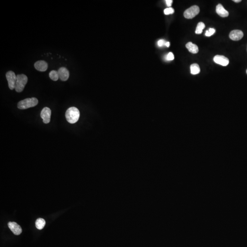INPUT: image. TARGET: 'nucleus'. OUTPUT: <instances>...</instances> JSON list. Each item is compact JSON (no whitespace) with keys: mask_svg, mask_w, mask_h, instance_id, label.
Segmentation results:
<instances>
[{"mask_svg":"<svg viewBox=\"0 0 247 247\" xmlns=\"http://www.w3.org/2000/svg\"><path fill=\"white\" fill-rule=\"evenodd\" d=\"M79 117V111L74 107L69 108L65 112L66 120L70 124H74L78 122Z\"/></svg>","mask_w":247,"mask_h":247,"instance_id":"nucleus-1","label":"nucleus"},{"mask_svg":"<svg viewBox=\"0 0 247 247\" xmlns=\"http://www.w3.org/2000/svg\"><path fill=\"white\" fill-rule=\"evenodd\" d=\"M38 100L36 98H28L19 102L18 108L20 109H27L35 106L38 104Z\"/></svg>","mask_w":247,"mask_h":247,"instance_id":"nucleus-2","label":"nucleus"},{"mask_svg":"<svg viewBox=\"0 0 247 247\" xmlns=\"http://www.w3.org/2000/svg\"><path fill=\"white\" fill-rule=\"evenodd\" d=\"M28 77L24 74H20L17 76V81L15 84V90L18 92H21L23 90L27 83Z\"/></svg>","mask_w":247,"mask_h":247,"instance_id":"nucleus-3","label":"nucleus"},{"mask_svg":"<svg viewBox=\"0 0 247 247\" xmlns=\"http://www.w3.org/2000/svg\"><path fill=\"white\" fill-rule=\"evenodd\" d=\"M199 12L200 8L198 6L195 5L185 10L184 12V17L187 19L193 18L199 14Z\"/></svg>","mask_w":247,"mask_h":247,"instance_id":"nucleus-4","label":"nucleus"},{"mask_svg":"<svg viewBox=\"0 0 247 247\" xmlns=\"http://www.w3.org/2000/svg\"><path fill=\"white\" fill-rule=\"evenodd\" d=\"M6 78L8 83L9 88L11 90L15 89V84L17 81V76L12 71H9L6 73Z\"/></svg>","mask_w":247,"mask_h":247,"instance_id":"nucleus-5","label":"nucleus"},{"mask_svg":"<svg viewBox=\"0 0 247 247\" xmlns=\"http://www.w3.org/2000/svg\"><path fill=\"white\" fill-rule=\"evenodd\" d=\"M51 114L52 111L48 108L45 107L42 109L40 114V116L45 124H48L51 121Z\"/></svg>","mask_w":247,"mask_h":247,"instance_id":"nucleus-6","label":"nucleus"},{"mask_svg":"<svg viewBox=\"0 0 247 247\" xmlns=\"http://www.w3.org/2000/svg\"><path fill=\"white\" fill-rule=\"evenodd\" d=\"M213 60L215 62L222 66H227L229 62V59L223 55H215L214 57Z\"/></svg>","mask_w":247,"mask_h":247,"instance_id":"nucleus-7","label":"nucleus"},{"mask_svg":"<svg viewBox=\"0 0 247 247\" xmlns=\"http://www.w3.org/2000/svg\"><path fill=\"white\" fill-rule=\"evenodd\" d=\"M8 226L13 234L15 235H20L22 232V229L20 226L15 222H9L8 224Z\"/></svg>","mask_w":247,"mask_h":247,"instance_id":"nucleus-8","label":"nucleus"},{"mask_svg":"<svg viewBox=\"0 0 247 247\" xmlns=\"http://www.w3.org/2000/svg\"><path fill=\"white\" fill-rule=\"evenodd\" d=\"M58 72L59 74V78L62 81H65L69 78V72L67 68L65 67H62L59 68Z\"/></svg>","mask_w":247,"mask_h":247,"instance_id":"nucleus-9","label":"nucleus"},{"mask_svg":"<svg viewBox=\"0 0 247 247\" xmlns=\"http://www.w3.org/2000/svg\"><path fill=\"white\" fill-rule=\"evenodd\" d=\"M243 36V33L239 30H232L229 34V37L232 40L238 41L240 40Z\"/></svg>","mask_w":247,"mask_h":247,"instance_id":"nucleus-10","label":"nucleus"},{"mask_svg":"<svg viewBox=\"0 0 247 247\" xmlns=\"http://www.w3.org/2000/svg\"><path fill=\"white\" fill-rule=\"evenodd\" d=\"M35 68L38 71L44 72L47 70L48 65L47 63L44 61H38L35 63Z\"/></svg>","mask_w":247,"mask_h":247,"instance_id":"nucleus-11","label":"nucleus"},{"mask_svg":"<svg viewBox=\"0 0 247 247\" xmlns=\"http://www.w3.org/2000/svg\"><path fill=\"white\" fill-rule=\"evenodd\" d=\"M216 12L219 16L223 18L228 17L229 15V12L226 10L221 4H219L216 6Z\"/></svg>","mask_w":247,"mask_h":247,"instance_id":"nucleus-12","label":"nucleus"},{"mask_svg":"<svg viewBox=\"0 0 247 247\" xmlns=\"http://www.w3.org/2000/svg\"><path fill=\"white\" fill-rule=\"evenodd\" d=\"M186 47L188 49L190 52L193 54H196L199 52V48L197 45L189 42L186 45Z\"/></svg>","mask_w":247,"mask_h":247,"instance_id":"nucleus-13","label":"nucleus"},{"mask_svg":"<svg viewBox=\"0 0 247 247\" xmlns=\"http://www.w3.org/2000/svg\"><path fill=\"white\" fill-rule=\"evenodd\" d=\"M200 66L197 64H193L190 65V72L192 75H196L200 72Z\"/></svg>","mask_w":247,"mask_h":247,"instance_id":"nucleus-14","label":"nucleus"},{"mask_svg":"<svg viewBox=\"0 0 247 247\" xmlns=\"http://www.w3.org/2000/svg\"><path fill=\"white\" fill-rule=\"evenodd\" d=\"M45 221L43 218H38L35 222L36 227L38 230H41L45 225Z\"/></svg>","mask_w":247,"mask_h":247,"instance_id":"nucleus-15","label":"nucleus"},{"mask_svg":"<svg viewBox=\"0 0 247 247\" xmlns=\"http://www.w3.org/2000/svg\"><path fill=\"white\" fill-rule=\"evenodd\" d=\"M49 77L51 79L54 81H56L58 80L59 78V74H58V71H55V70H53L51 71L49 73Z\"/></svg>","mask_w":247,"mask_h":247,"instance_id":"nucleus-16","label":"nucleus"},{"mask_svg":"<svg viewBox=\"0 0 247 247\" xmlns=\"http://www.w3.org/2000/svg\"><path fill=\"white\" fill-rule=\"evenodd\" d=\"M205 28V24L202 22H200L198 24L196 28L195 34L200 35L203 32V30Z\"/></svg>","mask_w":247,"mask_h":247,"instance_id":"nucleus-17","label":"nucleus"},{"mask_svg":"<svg viewBox=\"0 0 247 247\" xmlns=\"http://www.w3.org/2000/svg\"><path fill=\"white\" fill-rule=\"evenodd\" d=\"M175 12L174 8H167L164 10V13L165 15H169V14H173Z\"/></svg>","mask_w":247,"mask_h":247,"instance_id":"nucleus-18","label":"nucleus"},{"mask_svg":"<svg viewBox=\"0 0 247 247\" xmlns=\"http://www.w3.org/2000/svg\"><path fill=\"white\" fill-rule=\"evenodd\" d=\"M215 32V30L214 28H210L209 30H207L206 31L205 35L207 37L211 36L213 34H214Z\"/></svg>","mask_w":247,"mask_h":247,"instance_id":"nucleus-19","label":"nucleus"},{"mask_svg":"<svg viewBox=\"0 0 247 247\" xmlns=\"http://www.w3.org/2000/svg\"><path fill=\"white\" fill-rule=\"evenodd\" d=\"M174 58H175L174 55L172 52L169 53L166 56V60L168 61H172L174 60Z\"/></svg>","mask_w":247,"mask_h":247,"instance_id":"nucleus-20","label":"nucleus"},{"mask_svg":"<svg viewBox=\"0 0 247 247\" xmlns=\"http://www.w3.org/2000/svg\"><path fill=\"white\" fill-rule=\"evenodd\" d=\"M165 43H166V42H165V40H163V39H160V40L158 41V45L159 46L162 47V46L164 45Z\"/></svg>","mask_w":247,"mask_h":247,"instance_id":"nucleus-21","label":"nucleus"},{"mask_svg":"<svg viewBox=\"0 0 247 247\" xmlns=\"http://www.w3.org/2000/svg\"><path fill=\"white\" fill-rule=\"evenodd\" d=\"M166 4H167V6L168 7H171V6L172 4V0H166Z\"/></svg>","mask_w":247,"mask_h":247,"instance_id":"nucleus-22","label":"nucleus"},{"mask_svg":"<svg viewBox=\"0 0 247 247\" xmlns=\"http://www.w3.org/2000/svg\"><path fill=\"white\" fill-rule=\"evenodd\" d=\"M165 45L167 47H169L170 45V43L169 42H166V43H165Z\"/></svg>","mask_w":247,"mask_h":247,"instance_id":"nucleus-23","label":"nucleus"},{"mask_svg":"<svg viewBox=\"0 0 247 247\" xmlns=\"http://www.w3.org/2000/svg\"><path fill=\"white\" fill-rule=\"evenodd\" d=\"M233 1L235 2H241V0H234Z\"/></svg>","mask_w":247,"mask_h":247,"instance_id":"nucleus-24","label":"nucleus"},{"mask_svg":"<svg viewBox=\"0 0 247 247\" xmlns=\"http://www.w3.org/2000/svg\"><path fill=\"white\" fill-rule=\"evenodd\" d=\"M246 73H247V71H246Z\"/></svg>","mask_w":247,"mask_h":247,"instance_id":"nucleus-25","label":"nucleus"}]
</instances>
